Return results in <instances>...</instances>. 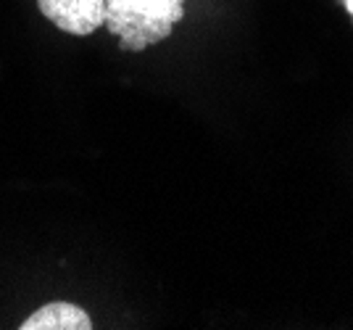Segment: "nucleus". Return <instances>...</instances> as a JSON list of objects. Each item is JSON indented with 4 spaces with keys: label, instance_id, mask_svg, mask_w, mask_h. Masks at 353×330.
I'll list each match as a JSON object with an SVG mask.
<instances>
[{
    "label": "nucleus",
    "instance_id": "obj_4",
    "mask_svg": "<svg viewBox=\"0 0 353 330\" xmlns=\"http://www.w3.org/2000/svg\"><path fill=\"white\" fill-rule=\"evenodd\" d=\"M340 3V8H345V14L351 16V21H353V0H338Z\"/></svg>",
    "mask_w": 353,
    "mask_h": 330
},
{
    "label": "nucleus",
    "instance_id": "obj_2",
    "mask_svg": "<svg viewBox=\"0 0 353 330\" xmlns=\"http://www.w3.org/2000/svg\"><path fill=\"white\" fill-rule=\"evenodd\" d=\"M40 14L61 32L88 37L105 24V0H37Z\"/></svg>",
    "mask_w": 353,
    "mask_h": 330
},
{
    "label": "nucleus",
    "instance_id": "obj_3",
    "mask_svg": "<svg viewBox=\"0 0 353 330\" xmlns=\"http://www.w3.org/2000/svg\"><path fill=\"white\" fill-rule=\"evenodd\" d=\"M21 330H92V317L69 301H53L45 304L30 315L21 325Z\"/></svg>",
    "mask_w": 353,
    "mask_h": 330
},
{
    "label": "nucleus",
    "instance_id": "obj_1",
    "mask_svg": "<svg viewBox=\"0 0 353 330\" xmlns=\"http://www.w3.org/2000/svg\"><path fill=\"white\" fill-rule=\"evenodd\" d=\"M185 16V0H105V27L121 50H145L166 40Z\"/></svg>",
    "mask_w": 353,
    "mask_h": 330
}]
</instances>
